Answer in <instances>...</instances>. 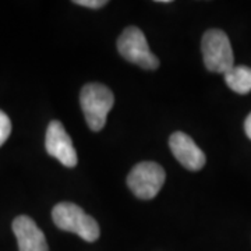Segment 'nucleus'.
I'll return each instance as SVG.
<instances>
[{
  "label": "nucleus",
  "instance_id": "1",
  "mask_svg": "<svg viewBox=\"0 0 251 251\" xmlns=\"http://www.w3.org/2000/svg\"><path fill=\"white\" fill-rule=\"evenodd\" d=\"M80 105L88 127L92 131H100L106 125L110 109L115 105V95L106 85L90 82L81 90Z\"/></svg>",
  "mask_w": 251,
  "mask_h": 251
},
{
  "label": "nucleus",
  "instance_id": "2",
  "mask_svg": "<svg viewBox=\"0 0 251 251\" xmlns=\"http://www.w3.org/2000/svg\"><path fill=\"white\" fill-rule=\"evenodd\" d=\"M53 224L64 232H72L80 236L82 240L97 242L100 234L95 218L84 212V209L73 202H59L52 209Z\"/></svg>",
  "mask_w": 251,
  "mask_h": 251
},
{
  "label": "nucleus",
  "instance_id": "3",
  "mask_svg": "<svg viewBox=\"0 0 251 251\" xmlns=\"http://www.w3.org/2000/svg\"><path fill=\"white\" fill-rule=\"evenodd\" d=\"M205 67L212 73L229 72L234 66V56L227 35L222 29H208L201 41Z\"/></svg>",
  "mask_w": 251,
  "mask_h": 251
},
{
  "label": "nucleus",
  "instance_id": "4",
  "mask_svg": "<svg viewBox=\"0 0 251 251\" xmlns=\"http://www.w3.org/2000/svg\"><path fill=\"white\" fill-rule=\"evenodd\" d=\"M117 50L127 62L145 70L159 67V59L151 52L144 32L137 27H127L117 39Z\"/></svg>",
  "mask_w": 251,
  "mask_h": 251
},
{
  "label": "nucleus",
  "instance_id": "5",
  "mask_svg": "<svg viewBox=\"0 0 251 251\" xmlns=\"http://www.w3.org/2000/svg\"><path fill=\"white\" fill-rule=\"evenodd\" d=\"M166 173L156 162H140L127 176V186L140 200H152L163 187Z\"/></svg>",
  "mask_w": 251,
  "mask_h": 251
},
{
  "label": "nucleus",
  "instance_id": "6",
  "mask_svg": "<svg viewBox=\"0 0 251 251\" xmlns=\"http://www.w3.org/2000/svg\"><path fill=\"white\" fill-rule=\"evenodd\" d=\"M46 152L56 158L66 168L77 166V152L74 150L72 138L67 134L64 126L59 120H53L48 126L45 137Z\"/></svg>",
  "mask_w": 251,
  "mask_h": 251
},
{
  "label": "nucleus",
  "instance_id": "7",
  "mask_svg": "<svg viewBox=\"0 0 251 251\" xmlns=\"http://www.w3.org/2000/svg\"><path fill=\"white\" fill-rule=\"evenodd\" d=\"M169 147L175 158L187 171L197 172L204 168L206 162L205 153L188 134L183 131L173 133L169 138Z\"/></svg>",
  "mask_w": 251,
  "mask_h": 251
},
{
  "label": "nucleus",
  "instance_id": "8",
  "mask_svg": "<svg viewBox=\"0 0 251 251\" xmlns=\"http://www.w3.org/2000/svg\"><path fill=\"white\" fill-rule=\"evenodd\" d=\"M13 232L16 234L20 251H49L44 232L35 221L27 215H20L13 221Z\"/></svg>",
  "mask_w": 251,
  "mask_h": 251
},
{
  "label": "nucleus",
  "instance_id": "9",
  "mask_svg": "<svg viewBox=\"0 0 251 251\" xmlns=\"http://www.w3.org/2000/svg\"><path fill=\"white\" fill-rule=\"evenodd\" d=\"M225 81L230 90L246 95L251 91V69L247 66H233L229 72L224 74Z\"/></svg>",
  "mask_w": 251,
  "mask_h": 251
},
{
  "label": "nucleus",
  "instance_id": "10",
  "mask_svg": "<svg viewBox=\"0 0 251 251\" xmlns=\"http://www.w3.org/2000/svg\"><path fill=\"white\" fill-rule=\"evenodd\" d=\"M10 133H11V122H10L9 116L0 110V147L6 143Z\"/></svg>",
  "mask_w": 251,
  "mask_h": 251
},
{
  "label": "nucleus",
  "instance_id": "11",
  "mask_svg": "<svg viewBox=\"0 0 251 251\" xmlns=\"http://www.w3.org/2000/svg\"><path fill=\"white\" fill-rule=\"evenodd\" d=\"M74 4L88 7V9H100L103 6H106L108 1H105V0H74Z\"/></svg>",
  "mask_w": 251,
  "mask_h": 251
},
{
  "label": "nucleus",
  "instance_id": "12",
  "mask_svg": "<svg viewBox=\"0 0 251 251\" xmlns=\"http://www.w3.org/2000/svg\"><path fill=\"white\" fill-rule=\"evenodd\" d=\"M244 131H246L247 137L251 140V113L247 116L246 122H244Z\"/></svg>",
  "mask_w": 251,
  "mask_h": 251
}]
</instances>
